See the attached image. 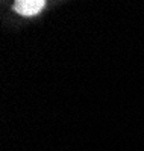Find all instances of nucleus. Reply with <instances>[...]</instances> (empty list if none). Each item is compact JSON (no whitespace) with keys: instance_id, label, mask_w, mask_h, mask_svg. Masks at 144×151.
Segmentation results:
<instances>
[{"instance_id":"1","label":"nucleus","mask_w":144,"mask_h":151,"mask_svg":"<svg viewBox=\"0 0 144 151\" xmlns=\"http://www.w3.org/2000/svg\"><path fill=\"white\" fill-rule=\"evenodd\" d=\"M44 5H46L44 0H18L14 5V9L24 17H32L36 15L38 12H41Z\"/></svg>"}]
</instances>
